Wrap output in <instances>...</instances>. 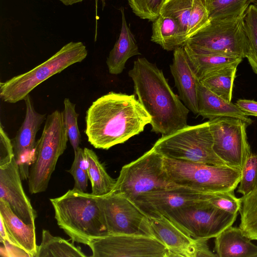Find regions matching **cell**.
Returning a JSON list of instances; mask_svg holds the SVG:
<instances>
[{"instance_id": "6", "label": "cell", "mask_w": 257, "mask_h": 257, "mask_svg": "<svg viewBox=\"0 0 257 257\" xmlns=\"http://www.w3.org/2000/svg\"><path fill=\"white\" fill-rule=\"evenodd\" d=\"M68 140L63 111L56 110L47 116L42 135L36 142L35 159L28 178L31 194L46 190L58 160L67 148Z\"/></svg>"}, {"instance_id": "5", "label": "cell", "mask_w": 257, "mask_h": 257, "mask_svg": "<svg viewBox=\"0 0 257 257\" xmlns=\"http://www.w3.org/2000/svg\"><path fill=\"white\" fill-rule=\"evenodd\" d=\"M88 54L81 42H70L47 60L33 69L0 83V97L6 102L15 103L39 84L70 66L82 62Z\"/></svg>"}, {"instance_id": "31", "label": "cell", "mask_w": 257, "mask_h": 257, "mask_svg": "<svg viewBox=\"0 0 257 257\" xmlns=\"http://www.w3.org/2000/svg\"><path fill=\"white\" fill-rule=\"evenodd\" d=\"M193 0H165L160 11V15L175 19L186 35L192 9Z\"/></svg>"}, {"instance_id": "34", "label": "cell", "mask_w": 257, "mask_h": 257, "mask_svg": "<svg viewBox=\"0 0 257 257\" xmlns=\"http://www.w3.org/2000/svg\"><path fill=\"white\" fill-rule=\"evenodd\" d=\"M237 192L244 195L257 186V152L251 153L241 170Z\"/></svg>"}, {"instance_id": "13", "label": "cell", "mask_w": 257, "mask_h": 257, "mask_svg": "<svg viewBox=\"0 0 257 257\" xmlns=\"http://www.w3.org/2000/svg\"><path fill=\"white\" fill-rule=\"evenodd\" d=\"M92 257H170L167 248L155 237L133 234H108L87 244Z\"/></svg>"}, {"instance_id": "29", "label": "cell", "mask_w": 257, "mask_h": 257, "mask_svg": "<svg viewBox=\"0 0 257 257\" xmlns=\"http://www.w3.org/2000/svg\"><path fill=\"white\" fill-rule=\"evenodd\" d=\"M240 199L239 227L251 240H257V186Z\"/></svg>"}, {"instance_id": "43", "label": "cell", "mask_w": 257, "mask_h": 257, "mask_svg": "<svg viewBox=\"0 0 257 257\" xmlns=\"http://www.w3.org/2000/svg\"><path fill=\"white\" fill-rule=\"evenodd\" d=\"M98 0H95V5H96V19L97 20V3H98ZM101 3H102V10H103L105 6V0H101Z\"/></svg>"}, {"instance_id": "12", "label": "cell", "mask_w": 257, "mask_h": 257, "mask_svg": "<svg viewBox=\"0 0 257 257\" xmlns=\"http://www.w3.org/2000/svg\"><path fill=\"white\" fill-rule=\"evenodd\" d=\"M215 154L225 163L241 170L251 153L247 141L246 124L231 117H219L208 120Z\"/></svg>"}, {"instance_id": "1", "label": "cell", "mask_w": 257, "mask_h": 257, "mask_svg": "<svg viewBox=\"0 0 257 257\" xmlns=\"http://www.w3.org/2000/svg\"><path fill=\"white\" fill-rule=\"evenodd\" d=\"M151 117L134 95L110 92L86 112L85 133L95 148L108 150L142 132Z\"/></svg>"}, {"instance_id": "41", "label": "cell", "mask_w": 257, "mask_h": 257, "mask_svg": "<svg viewBox=\"0 0 257 257\" xmlns=\"http://www.w3.org/2000/svg\"><path fill=\"white\" fill-rule=\"evenodd\" d=\"M1 225H0V237L1 242L8 241L10 242L9 238L8 235V233L6 230V228L5 226L4 223L2 219L0 218Z\"/></svg>"}, {"instance_id": "22", "label": "cell", "mask_w": 257, "mask_h": 257, "mask_svg": "<svg viewBox=\"0 0 257 257\" xmlns=\"http://www.w3.org/2000/svg\"><path fill=\"white\" fill-rule=\"evenodd\" d=\"M214 251L218 257H257V246L239 227L232 226L215 237Z\"/></svg>"}, {"instance_id": "42", "label": "cell", "mask_w": 257, "mask_h": 257, "mask_svg": "<svg viewBox=\"0 0 257 257\" xmlns=\"http://www.w3.org/2000/svg\"><path fill=\"white\" fill-rule=\"evenodd\" d=\"M59 1L65 6H71L73 4L81 2L84 0H59Z\"/></svg>"}, {"instance_id": "7", "label": "cell", "mask_w": 257, "mask_h": 257, "mask_svg": "<svg viewBox=\"0 0 257 257\" xmlns=\"http://www.w3.org/2000/svg\"><path fill=\"white\" fill-rule=\"evenodd\" d=\"M182 187H185L170 179L164 166L163 156L152 148L121 168L111 192L121 193L134 201L145 193Z\"/></svg>"}, {"instance_id": "24", "label": "cell", "mask_w": 257, "mask_h": 257, "mask_svg": "<svg viewBox=\"0 0 257 257\" xmlns=\"http://www.w3.org/2000/svg\"><path fill=\"white\" fill-rule=\"evenodd\" d=\"M183 47L199 80L213 71L229 65L239 64L242 60L237 57L199 53L186 45Z\"/></svg>"}, {"instance_id": "33", "label": "cell", "mask_w": 257, "mask_h": 257, "mask_svg": "<svg viewBox=\"0 0 257 257\" xmlns=\"http://www.w3.org/2000/svg\"><path fill=\"white\" fill-rule=\"evenodd\" d=\"M210 22L208 11L204 0H193L186 34L187 39L205 28Z\"/></svg>"}, {"instance_id": "26", "label": "cell", "mask_w": 257, "mask_h": 257, "mask_svg": "<svg viewBox=\"0 0 257 257\" xmlns=\"http://www.w3.org/2000/svg\"><path fill=\"white\" fill-rule=\"evenodd\" d=\"M239 64H233L213 71L206 74L199 81L211 92L231 102L234 80Z\"/></svg>"}, {"instance_id": "38", "label": "cell", "mask_w": 257, "mask_h": 257, "mask_svg": "<svg viewBox=\"0 0 257 257\" xmlns=\"http://www.w3.org/2000/svg\"><path fill=\"white\" fill-rule=\"evenodd\" d=\"M15 157L12 140L9 138L3 125L0 127V166L12 161Z\"/></svg>"}, {"instance_id": "11", "label": "cell", "mask_w": 257, "mask_h": 257, "mask_svg": "<svg viewBox=\"0 0 257 257\" xmlns=\"http://www.w3.org/2000/svg\"><path fill=\"white\" fill-rule=\"evenodd\" d=\"M108 234H133L154 237L149 218L135 203L116 193L97 196Z\"/></svg>"}, {"instance_id": "44", "label": "cell", "mask_w": 257, "mask_h": 257, "mask_svg": "<svg viewBox=\"0 0 257 257\" xmlns=\"http://www.w3.org/2000/svg\"><path fill=\"white\" fill-rule=\"evenodd\" d=\"M256 7H257V5H256Z\"/></svg>"}, {"instance_id": "9", "label": "cell", "mask_w": 257, "mask_h": 257, "mask_svg": "<svg viewBox=\"0 0 257 257\" xmlns=\"http://www.w3.org/2000/svg\"><path fill=\"white\" fill-rule=\"evenodd\" d=\"M243 17L211 21L207 26L188 39L184 45L199 53L246 58L250 47Z\"/></svg>"}, {"instance_id": "19", "label": "cell", "mask_w": 257, "mask_h": 257, "mask_svg": "<svg viewBox=\"0 0 257 257\" xmlns=\"http://www.w3.org/2000/svg\"><path fill=\"white\" fill-rule=\"evenodd\" d=\"M0 218L6 228L9 242L25 250L30 257H35L38 248L35 225L25 223L14 212L8 203L2 199Z\"/></svg>"}, {"instance_id": "35", "label": "cell", "mask_w": 257, "mask_h": 257, "mask_svg": "<svg viewBox=\"0 0 257 257\" xmlns=\"http://www.w3.org/2000/svg\"><path fill=\"white\" fill-rule=\"evenodd\" d=\"M68 172L74 178L73 188L82 192H86L89 178L87 162L83 149L79 147L74 152V159Z\"/></svg>"}, {"instance_id": "18", "label": "cell", "mask_w": 257, "mask_h": 257, "mask_svg": "<svg viewBox=\"0 0 257 257\" xmlns=\"http://www.w3.org/2000/svg\"><path fill=\"white\" fill-rule=\"evenodd\" d=\"M170 70L179 94V98L194 114L198 115L197 78L184 47L174 50Z\"/></svg>"}, {"instance_id": "36", "label": "cell", "mask_w": 257, "mask_h": 257, "mask_svg": "<svg viewBox=\"0 0 257 257\" xmlns=\"http://www.w3.org/2000/svg\"><path fill=\"white\" fill-rule=\"evenodd\" d=\"M165 0H128L133 13L142 19L154 21L160 15Z\"/></svg>"}, {"instance_id": "2", "label": "cell", "mask_w": 257, "mask_h": 257, "mask_svg": "<svg viewBox=\"0 0 257 257\" xmlns=\"http://www.w3.org/2000/svg\"><path fill=\"white\" fill-rule=\"evenodd\" d=\"M138 100L151 117V131L166 136L187 125L189 109L170 86L163 71L145 57L128 71Z\"/></svg>"}, {"instance_id": "16", "label": "cell", "mask_w": 257, "mask_h": 257, "mask_svg": "<svg viewBox=\"0 0 257 257\" xmlns=\"http://www.w3.org/2000/svg\"><path fill=\"white\" fill-rule=\"evenodd\" d=\"M24 100L26 104L25 118L15 137L12 140L15 158L22 180L28 178L30 168L35 159L36 137L46 119L45 114L39 113L35 110L29 94Z\"/></svg>"}, {"instance_id": "8", "label": "cell", "mask_w": 257, "mask_h": 257, "mask_svg": "<svg viewBox=\"0 0 257 257\" xmlns=\"http://www.w3.org/2000/svg\"><path fill=\"white\" fill-rule=\"evenodd\" d=\"M208 121L186 125L174 133L162 136L153 148L171 159L215 165H227L214 152Z\"/></svg>"}, {"instance_id": "23", "label": "cell", "mask_w": 257, "mask_h": 257, "mask_svg": "<svg viewBox=\"0 0 257 257\" xmlns=\"http://www.w3.org/2000/svg\"><path fill=\"white\" fill-rule=\"evenodd\" d=\"M151 41L167 51L183 47L187 41L179 23L174 18L160 15L153 21Z\"/></svg>"}, {"instance_id": "37", "label": "cell", "mask_w": 257, "mask_h": 257, "mask_svg": "<svg viewBox=\"0 0 257 257\" xmlns=\"http://www.w3.org/2000/svg\"><path fill=\"white\" fill-rule=\"evenodd\" d=\"M206 200L215 207L231 213L239 212L240 199L234 191L218 192L208 193Z\"/></svg>"}, {"instance_id": "27", "label": "cell", "mask_w": 257, "mask_h": 257, "mask_svg": "<svg viewBox=\"0 0 257 257\" xmlns=\"http://www.w3.org/2000/svg\"><path fill=\"white\" fill-rule=\"evenodd\" d=\"M86 257L81 247L68 240L53 236L48 230L43 229L42 241L35 257Z\"/></svg>"}, {"instance_id": "15", "label": "cell", "mask_w": 257, "mask_h": 257, "mask_svg": "<svg viewBox=\"0 0 257 257\" xmlns=\"http://www.w3.org/2000/svg\"><path fill=\"white\" fill-rule=\"evenodd\" d=\"M207 194L182 187L145 193L138 196L134 202L149 218H156L199 201L206 200Z\"/></svg>"}, {"instance_id": "3", "label": "cell", "mask_w": 257, "mask_h": 257, "mask_svg": "<svg viewBox=\"0 0 257 257\" xmlns=\"http://www.w3.org/2000/svg\"><path fill=\"white\" fill-rule=\"evenodd\" d=\"M50 201L58 225L73 242L87 245L108 235L96 196L73 188Z\"/></svg>"}, {"instance_id": "17", "label": "cell", "mask_w": 257, "mask_h": 257, "mask_svg": "<svg viewBox=\"0 0 257 257\" xmlns=\"http://www.w3.org/2000/svg\"><path fill=\"white\" fill-rule=\"evenodd\" d=\"M0 199L8 202L25 223L35 225L37 212L24 191L15 157L11 162L0 166Z\"/></svg>"}, {"instance_id": "39", "label": "cell", "mask_w": 257, "mask_h": 257, "mask_svg": "<svg viewBox=\"0 0 257 257\" xmlns=\"http://www.w3.org/2000/svg\"><path fill=\"white\" fill-rule=\"evenodd\" d=\"M236 105L247 116L257 117V101L246 99H238Z\"/></svg>"}, {"instance_id": "25", "label": "cell", "mask_w": 257, "mask_h": 257, "mask_svg": "<svg viewBox=\"0 0 257 257\" xmlns=\"http://www.w3.org/2000/svg\"><path fill=\"white\" fill-rule=\"evenodd\" d=\"M83 150L87 164L88 178L91 186V193L96 196L110 193L114 187L116 180L107 173L93 151L87 148Z\"/></svg>"}, {"instance_id": "20", "label": "cell", "mask_w": 257, "mask_h": 257, "mask_svg": "<svg viewBox=\"0 0 257 257\" xmlns=\"http://www.w3.org/2000/svg\"><path fill=\"white\" fill-rule=\"evenodd\" d=\"M197 115L211 120L219 117H231L243 121L248 126L252 120L235 104L227 101L206 88L199 81L198 84Z\"/></svg>"}, {"instance_id": "40", "label": "cell", "mask_w": 257, "mask_h": 257, "mask_svg": "<svg viewBox=\"0 0 257 257\" xmlns=\"http://www.w3.org/2000/svg\"><path fill=\"white\" fill-rule=\"evenodd\" d=\"M4 245L3 252L5 256H28L30 255L25 250L13 245L8 241L2 242Z\"/></svg>"}, {"instance_id": "28", "label": "cell", "mask_w": 257, "mask_h": 257, "mask_svg": "<svg viewBox=\"0 0 257 257\" xmlns=\"http://www.w3.org/2000/svg\"><path fill=\"white\" fill-rule=\"evenodd\" d=\"M210 20H221L244 16L255 0H204Z\"/></svg>"}, {"instance_id": "14", "label": "cell", "mask_w": 257, "mask_h": 257, "mask_svg": "<svg viewBox=\"0 0 257 257\" xmlns=\"http://www.w3.org/2000/svg\"><path fill=\"white\" fill-rule=\"evenodd\" d=\"M154 237L168 249L170 257H218L208 240L195 239L165 216L149 218Z\"/></svg>"}, {"instance_id": "21", "label": "cell", "mask_w": 257, "mask_h": 257, "mask_svg": "<svg viewBox=\"0 0 257 257\" xmlns=\"http://www.w3.org/2000/svg\"><path fill=\"white\" fill-rule=\"evenodd\" d=\"M120 11L121 15L120 32L106 61L109 73L113 75L122 72L129 58L141 55L135 36L127 24L124 8L121 7Z\"/></svg>"}, {"instance_id": "10", "label": "cell", "mask_w": 257, "mask_h": 257, "mask_svg": "<svg viewBox=\"0 0 257 257\" xmlns=\"http://www.w3.org/2000/svg\"><path fill=\"white\" fill-rule=\"evenodd\" d=\"M237 215L238 213L226 212L206 200H201L165 216L191 237L208 240L232 226Z\"/></svg>"}, {"instance_id": "4", "label": "cell", "mask_w": 257, "mask_h": 257, "mask_svg": "<svg viewBox=\"0 0 257 257\" xmlns=\"http://www.w3.org/2000/svg\"><path fill=\"white\" fill-rule=\"evenodd\" d=\"M163 162L165 171L174 183L203 193L234 191L240 180L241 170L227 165L195 163L164 156Z\"/></svg>"}, {"instance_id": "32", "label": "cell", "mask_w": 257, "mask_h": 257, "mask_svg": "<svg viewBox=\"0 0 257 257\" xmlns=\"http://www.w3.org/2000/svg\"><path fill=\"white\" fill-rule=\"evenodd\" d=\"M63 104L64 123L68 139L75 152L79 147L81 143V135L77 123L79 114L75 110V104L71 102L69 98H65Z\"/></svg>"}, {"instance_id": "30", "label": "cell", "mask_w": 257, "mask_h": 257, "mask_svg": "<svg viewBox=\"0 0 257 257\" xmlns=\"http://www.w3.org/2000/svg\"><path fill=\"white\" fill-rule=\"evenodd\" d=\"M244 26L248 40L250 53L247 59L253 71L257 74V7L251 4L244 17Z\"/></svg>"}]
</instances>
